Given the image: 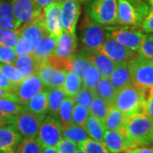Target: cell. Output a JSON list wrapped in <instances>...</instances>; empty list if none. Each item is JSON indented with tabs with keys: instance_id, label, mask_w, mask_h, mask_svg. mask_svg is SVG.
<instances>
[{
	"instance_id": "cell-1",
	"label": "cell",
	"mask_w": 153,
	"mask_h": 153,
	"mask_svg": "<svg viewBox=\"0 0 153 153\" xmlns=\"http://www.w3.org/2000/svg\"><path fill=\"white\" fill-rule=\"evenodd\" d=\"M123 129L136 146L153 145V120L145 112L140 111L127 117Z\"/></svg>"
},
{
	"instance_id": "cell-2",
	"label": "cell",
	"mask_w": 153,
	"mask_h": 153,
	"mask_svg": "<svg viewBox=\"0 0 153 153\" xmlns=\"http://www.w3.org/2000/svg\"><path fill=\"white\" fill-rule=\"evenodd\" d=\"M148 88H142L133 83L117 90L113 105L128 117L143 111Z\"/></svg>"
},
{
	"instance_id": "cell-3",
	"label": "cell",
	"mask_w": 153,
	"mask_h": 153,
	"mask_svg": "<svg viewBox=\"0 0 153 153\" xmlns=\"http://www.w3.org/2000/svg\"><path fill=\"white\" fill-rule=\"evenodd\" d=\"M128 69L134 85L142 88L153 87V60L136 55L128 60Z\"/></svg>"
},
{
	"instance_id": "cell-4",
	"label": "cell",
	"mask_w": 153,
	"mask_h": 153,
	"mask_svg": "<svg viewBox=\"0 0 153 153\" xmlns=\"http://www.w3.org/2000/svg\"><path fill=\"white\" fill-rule=\"evenodd\" d=\"M148 14L149 7L143 1L136 5H133L128 0H117V24L141 26Z\"/></svg>"
},
{
	"instance_id": "cell-5",
	"label": "cell",
	"mask_w": 153,
	"mask_h": 153,
	"mask_svg": "<svg viewBox=\"0 0 153 153\" xmlns=\"http://www.w3.org/2000/svg\"><path fill=\"white\" fill-rule=\"evenodd\" d=\"M45 116L28 111L22 106V111L14 115L8 124L14 126L23 139L36 137Z\"/></svg>"
},
{
	"instance_id": "cell-6",
	"label": "cell",
	"mask_w": 153,
	"mask_h": 153,
	"mask_svg": "<svg viewBox=\"0 0 153 153\" xmlns=\"http://www.w3.org/2000/svg\"><path fill=\"white\" fill-rule=\"evenodd\" d=\"M36 137L44 148L57 147L62 140L61 123L51 115L45 117Z\"/></svg>"
},
{
	"instance_id": "cell-7",
	"label": "cell",
	"mask_w": 153,
	"mask_h": 153,
	"mask_svg": "<svg viewBox=\"0 0 153 153\" xmlns=\"http://www.w3.org/2000/svg\"><path fill=\"white\" fill-rule=\"evenodd\" d=\"M88 15L100 25L117 24V0H94L88 9Z\"/></svg>"
},
{
	"instance_id": "cell-8",
	"label": "cell",
	"mask_w": 153,
	"mask_h": 153,
	"mask_svg": "<svg viewBox=\"0 0 153 153\" xmlns=\"http://www.w3.org/2000/svg\"><path fill=\"white\" fill-rule=\"evenodd\" d=\"M11 7L19 27L33 22L44 10L35 0H11Z\"/></svg>"
},
{
	"instance_id": "cell-9",
	"label": "cell",
	"mask_w": 153,
	"mask_h": 153,
	"mask_svg": "<svg viewBox=\"0 0 153 153\" xmlns=\"http://www.w3.org/2000/svg\"><path fill=\"white\" fill-rule=\"evenodd\" d=\"M108 34L122 45L134 51H138L142 43L145 34L140 31L132 27L107 28Z\"/></svg>"
},
{
	"instance_id": "cell-10",
	"label": "cell",
	"mask_w": 153,
	"mask_h": 153,
	"mask_svg": "<svg viewBox=\"0 0 153 153\" xmlns=\"http://www.w3.org/2000/svg\"><path fill=\"white\" fill-rule=\"evenodd\" d=\"M99 51L107 55L109 58L116 63H121L124 61H128L134 56H135V51L122 45L115 39L111 38L107 33L105 38L103 45Z\"/></svg>"
},
{
	"instance_id": "cell-11",
	"label": "cell",
	"mask_w": 153,
	"mask_h": 153,
	"mask_svg": "<svg viewBox=\"0 0 153 153\" xmlns=\"http://www.w3.org/2000/svg\"><path fill=\"white\" fill-rule=\"evenodd\" d=\"M82 27V41L87 49L99 51L101 49L105 38L104 28L100 24L94 23L86 19Z\"/></svg>"
},
{
	"instance_id": "cell-12",
	"label": "cell",
	"mask_w": 153,
	"mask_h": 153,
	"mask_svg": "<svg viewBox=\"0 0 153 153\" xmlns=\"http://www.w3.org/2000/svg\"><path fill=\"white\" fill-rule=\"evenodd\" d=\"M44 16L47 33L59 40L63 32L61 24V2L46 6L44 9Z\"/></svg>"
},
{
	"instance_id": "cell-13",
	"label": "cell",
	"mask_w": 153,
	"mask_h": 153,
	"mask_svg": "<svg viewBox=\"0 0 153 153\" xmlns=\"http://www.w3.org/2000/svg\"><path fill=\"white\" fill-rule=\"evenodd\" d=\"M103 142L111 153L125 152L128 149L137 147L127 136L124 129L105 130Z\"/></svg>"
},
{
	"instance_id": "cell-14",
	"label": "cell",
	"mask_w": 153,
	"mask_h": 153,
	"mask_svg": "<svg viewBox=\"0 0 153 153\" xmlns=\"http://www.w3.org/2000/svg\"><path fill=\"white\" fill-rule=\"evenodd\" d=\"M44 85L38 74L25 78L20 84H18L16 88L15 94H16L19 103L24 105L33 98L35 94L44 90Z\"/></svg>"
},
{
	"instance_id": "cell-15",
	"label": "cell",
	"mask_w": 153,
	"mask_h": 153,
	"mask_svg": "<svg viewBox=\"0 0 153 153\" xmlns=\"http://www.w3.org/2000/svg\"><path fill=\"white\" fill-rule=\"evenodd\" d=\"M80 15V5L76 0L61 1V24L63 31L75 34L77 20Z\"/></svg>"
},
{
	"instance_id": "cell-16",
	"label": "cell",
	"mask_w": 153,
	"mask_h": 153,
	"mask_svg": "<svg viewBox=\"0 0 153 153\" xmlns=\"http://www.w3.org/2000/svg\"><path fill=\"white\" fill-rule=\"evenodd\" d=\"M66 71H67L56 69L50 65L44 63L39 67L37 74L44 83V87L49 89L61 88L66 77Z\"/></svg>"
},
{
	"instance_id": "cell-17",
	"label": "cell",
	"mask_w": 153,
	"mask_h": 153,
	"mask_svg": "<svg viewBox=\"0 0 153 153\" xmlns=\"http://www.w3.org/2000/svg\"><path fill=\"white\" fill-rule=\"evenodd\" d=\"M85 55L91 64L100 71L102 77L109 78L116 67V62L100 51L87 49Z\"/></svg>"
},
{
	"instance_id": "cell-18",
	"label": "cell",
	"mask_w": 153,
	"mask_h": 153,
	"mask_svg": "<svg viewBox=\"0 0 153 153\" xmlns=\"http://www.w3.org/2000/svg\"><path fill=\"white\" fill-rule=\"evenodd\" d=\"M18 31L20 33V36L28 38L31 41H33V43L37 44V42L43 36L48 34L45 27L44 10L43 13L36 19H34L33 22H29L18 28Z\"/></svg>"
},
{
	"instance_id": "cell-19",
	"label": "cell",
	"mask_w": 153,
	"mask_h": 153,
	"mask_svg": "<svg viewBox=\"0 0 153 153\" xmlns=\"http://www.w3.org/2000/svg\"><path fill=\"white\" fill-rule=\"evenodd\" d=\"M43 64H44V62L39 60L34 53L18 56L13 63V65L21 71L24 78L37 74L39 67Z\"/></svg>"
},
{
	"instance_id": "cell-20",
	"label": "cell",
	"mask_w": 153,
	"mask_h": 153,
	"mask_svg": "<svg viewBox=\"0 0 153 153\" xmlns=\"http://www.w3.org/2000/svg\"><path fill=\"white\" fill-rule=\"evenodd\" d=\"M22 140V135L14 126L6 124L0 127V152L14 151Z\"/></svg>"
},
{
	"instance_id": "cell-21",
	"label": "cell",
	"mask_w": 153,
	"mask_h": 153,
	"mask_svg": "<svg viewBox=\"0 0 153 153\" xmlns=\"http://www.w3.org/2000/svg\"><path fill=\"white\" fill-rule=\"evenodd\" d=\"M76 49V34L63 31L55 48L54 55L60 58H70L75 55Z\"/></svg>"
},
{
	"instance_id": "cell-22",
	"label": "cell",
	"mask_w": 153,
	"mask_h": 153,
	"mask_svg": "<svg viewBox=\"0 0 153 153\" xmlns=\"http://www.w3.org/2000/svg\"><path fill=\"white\" fill-rule=\"evenodd\" d=\"M57 43V39L53 38L49 33L45 34L37 42L33 53L42 62L45 63L49 55L55 53Z\"/></svg>"
},
{
	"instance_id": "cell-23",
	"label": "cell",
	"mask_w": 153,
	"mask_h": 153,
	"mask_svg": "<svg viewBox=\"0 0 153 153\" xmlns=\"http://www.w3.org/2000/svg\"><path fill=\"white\" fill-rule=\"evenodd\" d=\"M128 62V61L117 63L114 71L109 77L110 82L117 90L132 83Z\"/></svg>"
},
{
	"instance_id": "cell-24",
	"label": "cell",
	"mask_w": 153,
	"mask_h": 153,
	"mask_svg": "<svg viewBox=\"0 0 153 153\" xmlns=\"http://www.w3.org/2000/svg\"><path fill=\"white\" fill-rule=\"evenodd\" d=\"M22 106L28 111L45 116L48 112V91H40L39 93L35 94L27 104Z\"/></svg>"
},
{
	"instance_id": "cell-25",
	"label": "cell",
	"mask_w": 153,
	"mask_h": 153,
	"mask_svg": "<svg viewBox=\"0 0 153 153\" xmlns=\"http://www.w3.org/2000/svg\"><path fill=\"white\" fill-rule=\"evenodd\" d=\"M127 116L114 105H111L104 121L106 130H120L124 128Z\"/></svg>"
},
{
	"instance_id": "cell-26",
	"label": "cell",
	"mask_w": 153,
	"mask_h": 153,
	"mask_svg": "<svg viewBox=\"0 0 153 153\" xmlns=\"http://www.w3.org/2000/svg\"><path fill=\"white\" fill-rule=\"evenodd\" d=\"M89 138L86 129L82 126L71 123L62 126V139H66L77 144L78 147Z\"/></svg>"
},
{
	"instance_id": "cell-27",
	"label": "cell",
	"mask_w": 153,
	"mask_h": 153,
	"mask_svg": "<svg viewBox=\"0 0 153 153\" xmlns=\"http://www.w3.org/2000/svg\"><path fill=\"white\" fill-rule=\"evenodd\" d=\"M95 96L102 99L107 104L112 105L117 89L110 82L109 78L101 77L94 90Z\"/></svg>"
},
{
	"instance_id": "cell-28",
	"label": "cell",
	"mask_w": 153,
	"mask_h": 153,
	"mask_svg": "<svg viewBox=\"0 0 153 153\" xmlns=\"http://www.w3.org/2000/svg\"><path fill=\"white\" fill-rule=\"evenodd\" d=\"M85 129H86L89 138L93 139L96 141H99V142L104 141L105 132L106 130L104 125V123L90 113L86 121Z\"/></svg>"
},
{
	"instance_id": "cell-29",
	"label": "cell",
	"mask_w": 153,
	"mask_h": 153,
	"mask_svg": "<svg viewBox=\"0 0 153 153\" xmlns=\"http://www.w3.org/2000/svg\"><path fill=\"white\" fill-rule=\"evenodd\" d=\"M66 96L61 88H49L48 90V112L49 115L55 117H58L60 105Z\"/></svg>"
},
{
	"instance_id": "cell-30",
	"label": "cell",
	"mask_w": 153,
	"mask_h": 153,
	"mask_svg": "<svg viewBox=\"0 0 153 153\" xmlns=\"http://www.w3.org/2000/svg\"><path fill=\"white\" fill-rule=\"evenodd\" d=\"M0 27L18 29L19 27L14 16L11 4L0 0Z\"/></svg>"
},
{
	"instance_id": "cell-31",
	"label": "cell",
	"mask_w": 153,
	"mask_h": 153,
	"mask_svg": "<svg viewBox=\"0 0 153 153\" xmlns=\"http://www.w3.org/2000/svg\"><path fill=\"white\" fill-rule=\"evenodd\" d=\"M82 86V78L76 75L74 71H66V77L61 86L62 90L66 96H74Z\"/></svg>"
},
{
	"instance_id": "cell-32",
	"label": "cell",
	"mask_w": 153,
	"mask_h": 153,
	"mask_svg": "<svg viewBox=\"0 0 153 153\" xmlns=\"http://www.w3.org/2000/svg\"><path fill=\"white\" fill-rule=\"evenodd\" d=\"M75 104V100L72 96H66L63 100L58 114L62 126L69 125L72 123V111Z\"/></svg>"
},
{
	"instance_id": "cell-33",
	"label": "cell",
	"mask_w": 153,
	"mask_h": 153,
	"mask_svg": "<svg viewBox=\"0 0 153 153\" xmlns=\"http://www.w3.org/2000/svg\"><path fill=\"white\" fill-rule=\"evenodd\" d=\"M44 147L37 137L25 138L17 145L16 153H41Z\"/></svg>"
},
{
	"instance_id": "cell-34",
	"label": "cell",
	"mask_w": 153,
	"mask_h": 153,
	"mask_svg": "<svg viewBox=\"0 0 153 153\" xmlns=\"http://www.w3.org/2000/svg\"><path fill=\"white\" fill-rule=\"evenodd\" d=\"M109 104H107L102 99L95 96L91 103L89 108V113L97 117L98 119L104 123L105 119L107 116L110 108Z\"/></svg>"
},
{
	"instance_id": "cell-35",
	"label": "cell",
	"mask_w": 153,
	"mask_h": 153,
	"mask_svg": "<svg viewBox=\"0 0 153 153\" xmlns=\"http://www.w3.org/2000/svg\"><path fill=\"white\" fill-rule=\"evenodd\" d=\"M101 74L100 71L92 65L89 66L85 71L84 75L82 77V87L87 88L88 89L94 91L96 85L98 84L100 80L101 79Z\"/></svg>"
},
{
	"instance_id": "cell-36",
	"label": "cell",
	"mask_w": 153,
	"mask_h": 153,
	"mask_svg": "<svg viewBox=\"0 0 153 153\" xmlns=\"http://www.w3.org/2000/svg\"><path fill=\"white\" fill-rule=\"evenodd\" d=\"M20 38V33L18 29L0 27V44L14 48L18 38Z\"/></svg>"
},
{
	"instance_id": "cell-37",
	"label": "cell",
	"mask_w": 153,
	"mask_h": 153,
	"mask_svg": "<svg viewBox=\"0 0 153 153\" xmlns=\"http://www.w3.org/2000/svg\"><path fill=\"white\" fill-rule=\"evenodd\" d=\"M0 70L3 71V73L5 75L8 79L13 84L17 86L25 79L22 76L21 71L17 69L13 64H0Z\"/></svg>"
},
{
	"instance_id": "cell-38",
	"label": "cell",
	"mask_w": 153,
	"mask_h": 153,
	"mask_svg": "<svg viewBox=\"0 0 153 153\" xmlns=\"http://www.w3.org/2000/svg\"><path fill=\"white\" fill-rule=\"evenodd\" d=\"M94 97H95L94 92L84 87L80 88L78 90V92L73 96L76 104L82 105V106L85 107L88 111H89L91 103H92Z\"/></svg>"
},
{
	"instance_id": "cell-39",
	"label": "cell",
	"mask_w": 153,
	"mask_h": 153,
	"mask_svg": "<svg viewBox=\"0 0 153 153\" xmlns=\"http://www.w3.org/2000/svg\"><path fill=\"white\" fill-rule=\"evenodd\" d=\"M92 66L91 62L87 58V56L84 55H74L73 56V63H72V71H74L76 75L80 76L81 78L84 75L85 71L89 66Z\"/></svg>"
},
{
	"instance_id": "cell-40",
	"label": "cell",
	"mask_w": 153,
	"mask_h": 153,
	"mask_svg": "<svg viewBox=\"0 0 153 153\" xmlns=\"http://www.w3.org/2000/svg\"><path fill=\"white\" fill-rule=\"evenodd\" d=\"M35 46L36 44L33 43V41L22 36H20L14 47V49L17 56H21V55L33 54L35 49Z\"/></svg>"
},
{
	"instance_id": "cell-41",
	"label": "cell",
	"mask_w": 153,
	"mask_h": 153,
	"mask_svg": "<svg viewBox=\"0 0 153 153\" xmlns=\"http://www.w3.org/2000/svg\"><path fill=\"white\" fill-rule=\"evenodd\" d=\"M79 147L86 153H111L104 143L96 141L91 138H88Z\"/></svg>"
},
{
	"instance_id": "cell-42",
	"label": "cell",
	"mask_w": 153,
	"mask_h": 153,
	"mask_svg": "<svg viewBox=\"0 0 153 153\" xmlns=\"http://www.w3.org/2000/svg\"><path fill=\"white\" fill-rule=\"evenodd\" d=\"M89 116V111L78 104H75L72 111V123L82 126L85 128V124Z\"/></svg>"
},
{
	"instance_id": "cell-43",
	"label": "cell",
	"mask_w": 153,
	"mask_h": 153,
	"mask_svg": "<svg viewBox=\"0 0 153 153\" xmlns=\"http://www.w3.org/2000/svg\"><path fill=\"white\" fill-rule=\"evenodd\" d=\"M137 52L140 55L153 60V35H145L141 45Z\"/></svg>"
},
{
	"instance_id": "cell-44",
	"label": "cell",
	"mask_w": 153,
	"mask_h": 153,
	"mask_svg": "<svg viewBox=\"0 0 153 153\" xmlns=\"http://www.w3.org/2000/svg\"><path fill=\"white\" fill-rule=\"evenodd\" d=\"M16 58L17 55L14 48L0 44V63L13 64Z\"/></svg>"
},
{
	"instance_id": "cell-45",
	"label": "cell",
	"mask_w": 153,
	"mask_h": 153,
	"mask_svg": "<svg viewBox=\"0 0 153 153\" xmlns=\"http://www.w3.org/2000/svg\"><path fill=\"white\" fill-rule=\"evenodd\" d=\"M0 109L7 113L16 115L22 111V105L19 102L14 100L0 99Z\"/></svg>"
},
{
	"instance_id": "cell-46",
	"label": "cell",
	"mask_w": 153,
	"mask_h": 153,
	"mask_svg": "<svg viewBox=\"0 0 153 153\" xmlns=\"http://www.w3.org/2000/svg\"><path fill=\"white\" fill-rule=\"evenodd\" d=\"M77 148L78 146L75 142L66 139H62L57 146V151L58 153H75Z\"/></svg>"
},
{
	"instance_id": "cell-47",
	"label": "cell",
	"mask_w": 153,
	"mask_h": 153,
	"mask_svg": "<svg viewBox=\"0 0 153 153\" xmlns=\"http://www.w3.org/2000/svg\"><path fill=\"white\" fill-rule=\"evenodd\" d=\"M143 112L148 115L153 120V87L147 89L146 100L144 105Z\"/></svg>"
},
{
	"instance_id": "cell-48",
	"label": "cell",
	"mask_w": 153,
	"mask_h": 153,
	"mask_svg": "<svg viewBox=\"0 0 153 153\" xmlns=\"http://www.w3.org/2000/svg\"><path fill=\"white\" fill-rule=\"evenodd\" d=\"M0 87L3 88L4 89L8 90L10 92L15 93L16 86L13 84L12 82L8 79V77L3 73V71L0 70Z\"/></svg>"
},
{
	"instance_id": "cell-49",
	"label": "cell",
	"mask_w": 153,
	"mask_h": 153,
	"mask_svg": "<svg viewBox=\"0 0 153 153\" xmlns=\"http://www.w3.org/2000/svg\"><path fill=\"white\" fill-rule=\"evenodd\" d=\"M142 29L146 33H153V10L149 12L141 24Z\"/></svg>"
},
{
	"instance_id": "cell-50",
	"label": "cell",
	"mask_w": 153,
	"mask_h": 153,
	"mask_svg": "<svg viewBox=\"0 0 153 153\" xmlns=\"http://www.w3.org/2000/svg\"><path fill=\"white\" fill-rule=\"evenodd\" d=\"M0 99H6V100H10L19 102L16 94L10 92L8 90H5V89H4L3 88L1 87H0Z\"/></svg>"
},
{
	"instance_id": "cell-51",
	"label": "cell",
	"mask_w": 153,
	"mask_h": 153,
	"mask_svg": "<svg viewBox=\"0 0 153 153\" xmlns=\"http://www.w3.org/2000/svg\"><path fill=\"white\" fill-rule=\"evenodd\" d=\"M125 153H153V147L137 146V147L127 150Z\"/></svg>"
},
{
	"instance_id": "cell-52",
	"label": "cell",
	"mask_w": 153,
	"mask_h": 153,
	"mask_svg": "<svg viewBox=\"0 0 153 153\" xmlns=\"http://www.w3.org/2000/svg\"><path fill=\"white\" fill-rule=\"evenodd\" d=\"M62 0H35V2L38 4V5L44 10L46 6L49 5L51 4L54 3H58V2H61Z\"/></svg>"
},
{
	"instance_id": "cell-53",
	"label": "cell",
	"mask_w": 153,
	"mask_h": 153,
	"mask_svg": "<svg viewBox=\"0 0 153 153\" xmlns=\"http://www.w3.org/2000/svg\"><path fill=\"white\" fill-rule=\"evenodd\" d=\"M13 116H14V115L7 113V112H5V111H2V110L0 109V118L4 119V120L7 122V124H8L9 122L11 120V118L13 117Z\"/></svg>"
},
{
	"instance_id": "cell-54",
	"label": "cell",
	"mask_w": 153,
	"mask_h": 153,
	"mask_svg": "<svg viewBox=\"0 0 153 153\" xmlns=\"http://www.w3.org/2000/svg\"><path fill=\"white\" fill-rule=\"evenodd\" d=\"M41 153H58L57 147H45Z\"/></svg>"
},
{
	"instance_id": "cell-55",
	"label": "cell",
	"mask_w": 153,
	"mask_h": 153,
	"mask_svg": "<svg viewBox=\"0 0 153 153\" xmlns=\"http://www.w3.org/2000/svg\"><path fill=\"white\" fill-rule=\"evenodd\" d=\"M128 1H129L133 5H136V4L142 2V0H128Z\"/></svg>"
},
{
	"instance_id": "cell-56",
	"label": "cell",
	"mask_w": 153,
	"mask_h": 153,
	"mask_svg": "<svg viewBox=\"0 0 153 153\" xmlns=\"http://www.w3.org/2000/svg\"><path fill=\"white\" fill-rule=\"evenodd\" d=\"M7 124V122H6L4 119H3V118H0V127H2V126H4Z\"/></svg>"
},
{
	"instance_id": "cell-57",
	"label": "cell",
	"mask_w": 153,
	"mask_h": 153,
	"mask_svg": "<svg viewBox=\"0 0 153 153\" xmlns=\"http://www.w3.org/2000/svg\"><path fill=\"white\" fill-rule=\"evenodd\" d=\"M75 153H86V152H84V151H83V150H82L81 147H78L76 150Z\"/></svg>"
},
{
	"instance_id": "cell-58",
	"label": "cell",
	"mask_w": 153,
	"mask_h": 153,
	"mask_svg": "<svg viewBox=\"0 0 153 153\" xmlns=\"http://www.w3.org/2000/svg\"><path fill=\"white\" fill-rule=\"evenodd\" d=\"M0 153H16L14 151H9V152H0Z\"/></svg>"
},
{
	"instance_id": "cell-59",
	"label": "cell",
	"mask_w": 153,
	"mask_h": 153,
	"mask_svg": "<svg viewBox=\"0 0 153 153\" xmlns=\"http://www.w3.org/2000/svg\"><path fill=\"white\" fill-rule=\"evenodd\" d=\"M149 2L151 3V4L153 6V0H149Z\"/></svg>"
},
{
	"instance_id": "cell-60",
	"label": "cell",
	"mask_w": 153,
	"mask_h": 153,
	"mask_svg": "<svg viewBox=\"0 0 153 153\" xmlns=\"http://www.w3.org/2000/svg\"><path fill=\"white\" fill-rule=\"evenodd\" d=\"M122 153H125V152H122Z\"/></svg>"
}]
</instances>
